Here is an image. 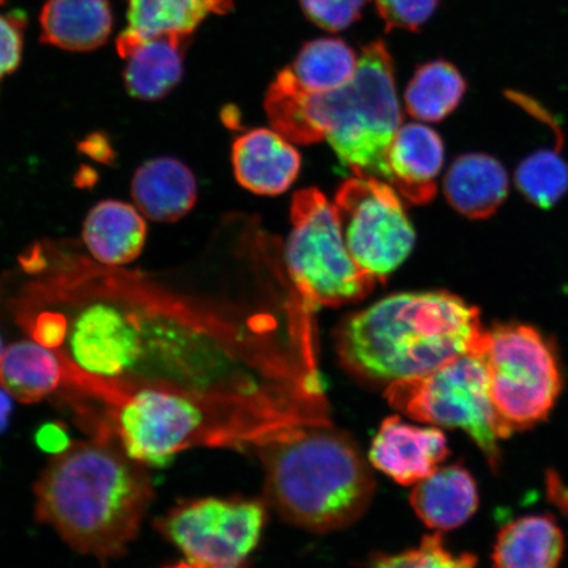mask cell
Listing matches in <instances>:
<instances>
[{
    "label": "cell",
    "instance_id": "obj_12",
    "mask_svg": "<svg viewBox=\"0 0 568 568\" xmlns=\"http://www.w3.org/2000/svg\"><path fill=\"white\" fill-rule=\"evenodd\" d=\"M186 36H141L124 31L116 48L125 62L123 77L128 92L141 101H159L181 82Z\"/></svg>",
    "mask_w": 568,
    "mask_h": 568
},
{
    "label": "cell",
    "instance_id": "obj_1",
    "mask_svg": "<svg viewBox=\"0 0 568 568\" xmlns=\"http://www.w3.org/2000/svg\"><path fill=\"white\" fill-rule=\"evenodd\" d=\"M60 357L62 397L78 423L145 466L165 467L194 447L243 449L295 426L332 424L328 408L318 404L106 379Z\"/></svg>",
    "mask_w": 568,
    "mask_h": 568
},
{
    "label": "cell",
    "instance_id": "obj_14",
    "mask_svg": "<svg viewBox=\"0 0 568 568\" xmlns=\"http://www.w3.org/2000/svg\"><path fill=\"white\" fill-rule=\"evenodd\" d=\"M234 175L254 194L278 195L301 172V154L280 132L258 128L240 136L232 149Z\"/></svg>",
    "mask_w": 568,
    "mask_h": 568
},
{
    "label": "cell",
    "instance_id": "obj_24",
    "mask_svg": "<svg viewBox=\"0 0 568 568\" xmlns=\"http://www.w3.org/2000/svg\"><path fill=\"white\" fill-rule=\"evenodd\" d=\"M467 82L452 62L438 59L423 63L410 78L404 101L410 116L422 122H442L457 110Z\"/></svg>",
    "mask_w": 568,
    "mask_h": 568
},
{
    "label": "cell",
    "instance_id": "obj_30",
    "mask_svg": "<svg viewBox=\"0 0 568 568\" xmlns=\"http://www.w3.org/2000/svg\"><path fill=\"white\" fill-rule=\"evenodd\" d=\"M36 443L47 453L60 454L71 445L65 426L60 423L42 425L36 435Z\"/></svg>",
    "mask_w": 568,
    "mask_h": 568
},
{
    "label": "cell",
    "instance_id": "obj_8",
    "mask_svg": "<svg viewBox=\"0 0 568 568\" xmlns=\"http://www.w3.org/2000/svg\"><path fill=\"white\" fill-rule=\"evenodd\" d=\"M486 357L494 406L509 432L546 420L564 385L550 341L529 325H496L488 331Z\"/></svg>",
    "mask_w": 568,
    "mask_h": 568
},
{
    "label": "cell",
    "instance_id": "obj_11",
    "mask_svg": "<svg viewBox=\"0 0 568 568\" xmlns=\"http://www.w3.org/2000/svg\"><path fill=\"white\" fill-rule=\"evenodd\" d=\"M449 456L447 439L437 428L404 423L399 416H390L382 423L374 438L372 465L403 486H415Z\"/></svg>",
    "mask_w": 568,
    "mask_h": 568
},
{
    "label": "cell",
    "instance_id": "obj_9",
    "mask_svg": "<svg viewBox=\"0 0 568 568\" xmlns=\"http://www.w3.org/2000/svg\"><path fill=\"white\" fill-rule=\"evenodd\" d=\"M333 205L347 251L376 282H385L414 251V226L387 182L355 176L341 184Z\"/></svg>",
    "mask_w": 568,
    "mask_h": 568
},
{
    "label": "cell",
    "instance_id": "obj_32",
    "mask_svg": "<svg viewBox=\"0 0 568 568\" xmlns=\"http://www.w3.org/2000/svg\"><path fill=\"white\" fill-rule=\"evenodd\" d=\"M165 568H201V567H197L193 564H190V562H178L175 565H172V566H168Z\"/></svg>",
    "mask_w": 568,
    "mask_h": 568
},
{
    "label": "cell",
    "instance_id": "obj_19",
    "mask_svg": "<svg viewBox=\"0 0 568 568\" xmlns=\"http://www.w3.org/2000/svg\"><path fill=\"white\" fill-rule=\"evenodd\" d=\"M41 39L70 52H90L104 44L112 30L109 0H48L42 9Z\"/></svg>",
    "mask_w": 568,
    "mask_h": 568
},
{
    "label": "cell",
    "instance_id": "obj_13",
    "mask_svg": "<svg viewBox=\"0 0 568 568\" xmlns=\"http://www.w3.org/2000/svg\"><path fill=\"white\" fill-rule=\"evenodd\" d=\"M444 161V142L435 130L418 123L402 125L387 152V183L412 203H428L437 194Z\"/></svg>",
    "mask_w": 568,
    "mask_h": 568
},
{
    "label": "cell",
    "instance_id": "obj_31",
    "mask_svg": "<svg viewBox=\"0 0 568 568\" xmlns=\"http://www.w3.org/2000/svg\"><path fill=\"white\" fill-rule=\"evenodd\" d=\"M11 408V395L7 394L3 388L0 389V432H3L9 424Z\"/></svg>",
    "mask_w": 568,
    "mask_h": 568
},
{
    "label": "cell",
    "instance_id": "obj_33",
    "mask_svg": "<svg viewBox=\"0 0 568 568\" xmlns=\"http://www.w3.org/2000/svg\"><path fill=\"white\" fill-rule=\"evenodd\" d=\"M3 353H4V345H3L2 337H0V358H2Z\"/></svg>",
    "mask_w": 568,
    "mask_h": 568
},
{
    "label": "cell",
    "instance_id": "obj_10",
    "mask_svg": "<svg viewBox=\"0 0 568 568\" xmlns=\"http://www.w3.org/2000/svg\"><path fill=\"white\" fill-rule=\"evenodd\" d=\"M265 524L258 501L243 499L187 500L155 521V528L201 568H247Z\"/></svg>",
    "mask_w": 568,
    "mask_h": 568
},
{
    "label": "cell",
    "instance_id": "obj_28",
    "mask_svg": "<svg viewBox=\"0 0 568 568\" xmlns=\"http://www.w3.org/2000/svg\"><path fill=\"white\" fill-rule=\"evenodd\" d=\"M386 31L416 32L435 16L439 0H373Z\"/></svg>",
    "mask_w": 568,
    "mask_h": 568
},
{
    "label": "cell",
    "instance_id": "obj_15",
    "mask_svg": "<svg viewBox=\"0 0 568 568\" xmlns=\"http://www.w3.org/2000/svg\"><path fill=\"white\" fill-rule=\"evenodd\" d=\"M131 191L142 215L158 223H175L186 216L197 197L195 175L172 158L141 165L133 175Z\"/></svg>",
    "mask_w": 568,
    "mask_h": 568
},
{
    "label": "cell",
    "instance_id": "obj_6",
    "mask_svg": "<svg viewBox=\"0 0 568 568\" xmlns=\"http://www.w3.org/2000/svg\"><path fill=\"white\" fill-rule=\"evenodd\" d=\"M386 399L415 420L466 432L494 470L499 467V443L513 433L494 406L486 352L460 355L429 374L390 383Z\"/></svg>",
    "mask_w": 568,
    "mask_h": 568
},
{
    "label": "cell",
    "instance_id": "obj_27",
    "mask_svg": "<svg viewBox=\"0 0 568 568\" xmlns=\"http://www.w3.org/2000/svg\"><path fill=\"white\" fill-rule=\"evenodd\" d=\"M300 3L311 23L336 33L357 23L367 0H300Z\"/></svg>",
    "mask_w": 568,
    "mask_h": 568
},
{
    "label": "cell",
    "instance_id": "obj_25",
    "mask_svg": "<svg viewBox=\"0 0 568 568\" xmlns=\"http://www.w3.org/2000/svg\"><path fill=\"white\" fill-rule=\"evenodd\" d=\"M516 184L529 202L548 210L567 193V162L557 152H536L517 168Z\"/></svg>",
    "mask_w": 568,
    "mask_h": 568
},
{
    "label": "cell",
    "instance_id": "obj_4",
    "mask_svg": "<svg viewBox=\"0 0 568 568\" xmlns=\"http://www.w3.org/2000/svg\"><path fill=\"white\" fill-rule=\"evenodd\" d=\"M487 339L479 310L445 291L385 297L345 318L336 333L347 371L387 385L486 352Z\"/></svg>",
    "mask_w": 568,
    "mask_h": 568
},
{
    "label": "cell",
    "instance_id": "obj_20",
    "mask_svg": "<svg viewBox=\"0 0 568 568\" xmlns=\"http://www.w3.org/2000/svg\"><path fill=\"white\" fill-rule=\"evenodd\" d=\"M565 537L550 516L517 518L497 535L494 568H558L564 557Z\"/></svg>",
    "mask_w": 568,
    "mask_h": 568
},
{
    "label": "cell",
    "instance_id": "obj_29",
    "mask_svg": "<svg viewBox=\"0 0 568 568\" xmlns=\"http://www.w3.org/2000/svg\"><path fill=\"white\" fill-rule=\"evenodd\" d=\"M24 20L0 13V82L18 69L23 53Z\"/></svg>",
    "mask_w": 568,
    "mask_h": 568
},
{
    "label": "cell",
    "instance_id": "obj_26",
    "mask_svg": "<svg viewBox=\"0 0 568 568\" xmlns=\"http://www.w3.org/2000/svg\"><path fill=\"white\" fill-rule=\"evenodd\" d=\"M372 568H477V557L447 550L444 538L436 532L425 536L416 549L376 558Z\"/></svg>",
    "mask_w": 568,
    "mask_h": 568
},
{
    "label": "cell",
    "instance_id": "obj_17",
    "mask_svg": "<svg viewBox=\"0 0 568 568\" xmlns=\"http://www.w3.org/2000/svg\"><path fill=\"white\" fill-rule=\"evenodd\" d=\"M445 195L462 215L483 220L493 216L509 191L507 170L491 155L470 153L453 162L445 176Z\"/></svg>",
    "mask_w": 568,
    "mask_h": 568
},
{
    "label": "cell",
    "instance_id": "obj_23",
    "mask_svg": "<svg viewBox=\"0 0 568 568\" xmlns=\"http://www.w3.org/2000/svg\"><path fill=\"white\" fill-rule=\"evenodd\" d=\"M358 62L359 54L343 39L318 38L305 42L287 68L302 90L324 94L351 82Z\"/></svg>",
    "mask_w": 568,
    "mask_h": 568
},
{
    "label": "cell",
    "instance_id": "obj_7",
    "mask_svg": "<svg viewBox=\"0 0 568 568\" xmlns=\"http://www.w3.org/2000/svg\"><path fill=\"white\" fill-rule=\"evenodd\" d=\"M286 260L305 301L338 307L371 294L376 281L347 251L335 205L316 189L302 190L291 207Z\"/></svg>",
    "mask_w": 568,
    "mask_h": 568
},
{
    "label": "cell",
    "instance_id": "obj_3",
    "mask_svg": "<svg viewBox=\"0 0 568 568\" xmlns=\"http://www.w3.org/2000/svg\"><path fill=\"white\" fill-rule=\"evenodd\" d=\"M265 110L274 130L287 140H326L355 175L387 182V152L402 126V111L395 62L385 41L362 48L352 81L324 94L305 92L283 68L268 88Z\"/></svg>",
    "mask_w": 568,
    "mask_h": 568
},
{
    "label": "cell",
    "instance_id": "obj_5",
    "mask_svg": "<svg viewBox=\"0 0 568 568\" xmlns=\"http://www.w3.org/2000/svg\"><path fill=\"white\" fill-rule=\"evenodd\" d=\"M252 449L264 466L267 503L297 527H349L372 501L371 467L357 445L332 424L295 426Z\"/></svg>",
    "mask_w": 568,
    "mask_h": 568
},
{
    "label": "cell",
    "instance_id": "obj_2",
    "mask_svg": "<svg viewBox=\"0 0 568 568\" xmlns=\"http://www.w3.org/2000/svg\"><path fill=\"white\" fill-rule=\"evenodd\" d=\"M146 467L110 439L71 444L36 481V520L77 551L122 557L154 497Z\"/></svg>",
    "mask_w": 568,
    "mask_h": 568
},
{
    "label": "cell",
    "instance_id": "obj_18",
    "mask_svg": "<svg viewBox=\"0 0 568 568\" xmlns=\"http://www.w3.org/2000/svg\"><path fill=\"white\" fill-rule=\"evenodd\" d=\"M145 216L120 201H103L89 212L83 241L98 262L122 266L136 260L146 241Z\"/></svg>",
    "mask_w": 568,
    "mask_h": 568
},
{
    "label": "cell",
    "instance_id": "obj_16",
    "mask_svg": "<svg viewBox=\"0 0 568 568\" xmlns=\"http://www.w3.org/2000/svg\"><path fill=\"white\" fill-rule=\"evenodd\" d=\"M410 504L429 528L457 529L477 513V481L459 465L438 467L429 477L416 483L412 489Z\"/></svg>",
    "mask_w": 568,
    "mask_h": 568
},
{
    "label": "cell",
    "instance_id": "obj_21",
    "mask_svg": "<svg viewBox=\"0 0 568 568\" xmlns=\"http://www.w3.org/2000/svg\"><path fill=\"white\" fill-rule=\"evenodd\" d=\"M65 379L60 354L38 341H19L0 358V387L13 399L33 404L44 400Z\"/></svg>",
    "mask_w": 568,
    "mask_h": 568
},
{
    "label": "cell",
    "instance_id": "obj_22",
    "mask_svg": "<svg viewBox=\"0 0 568 568\" xmlns=\"http://www.w3.org/2000/svg\"><path fill=\"white\" fill-rule=\"evenodd\" d=\"M125 31L153 38V36H186L190 38L199 26L213 13L233 9V0H126Z\"/></svg>",
    "mask_w": 568,
    "mask_h": 568
}]
</instances>
